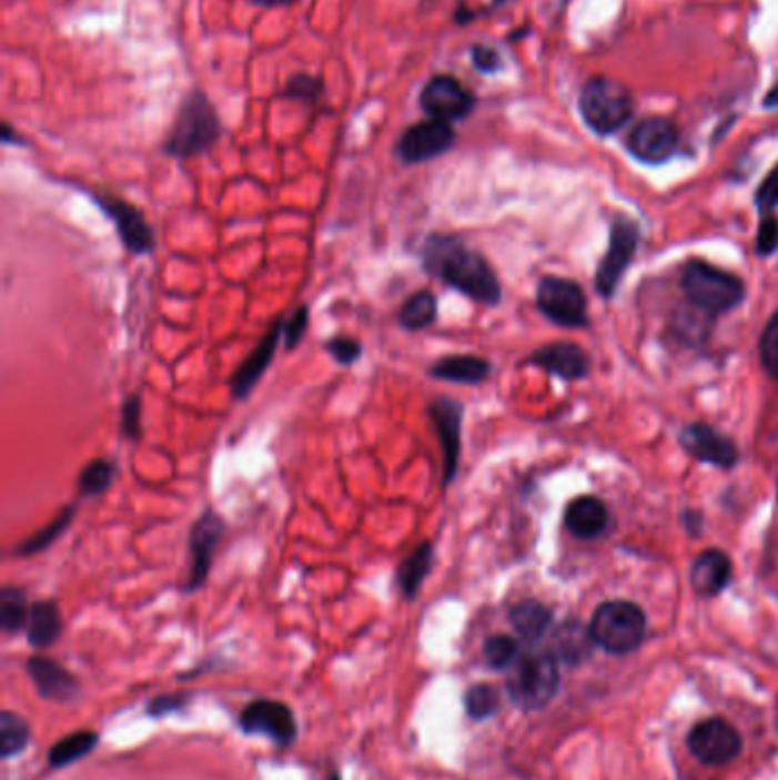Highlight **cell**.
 <instances>
[{"instance_id":"cell-28","label":"cell","mask_w":778,"mask_h":780,"mask_svg":"<svg viewBox=\"0 0 778 780\" xmlns=\"http://www.w3.org/2000/svg\"><path fill=\"white\" fill-rule=\"evenodd\" d=\"M592 646H594L592 630H585L580 624L568 621V624H562L555 632L553 655L557 660H564L568 665H580L589 657Z\"/></svg>"},{"instance_id":"cell-38","label":"cell","mask_w":778,"mask_h":780,"mask_svg":"<svg viewBox=\"0 0 778 780\" xmlns=\"http://www.w3.org/2000/svg\"><path fill=\"white\" fill-rule=\"evenodd\" d=\"M119 427H121V436H124L127 440H142L144 432H142V395L140 393H133L124 399V404H121V421H119Z\"/></svg>"},{"instance_id":"cell-33","label":"cell","mask_w":778,"mask_h":780,"mask_svg":"<svg viewBox=\"0 0 778 780\" xmlns=\"http://www.w3.org/2000/svg\"><path fill=\"white\" fill-rule=\"evenodd\" d=\"M28 742H30L28 723L10 710L0 715V753H3V758L10 760V758L23 753Z\"/></svg>"},{"instance_id":"cell-37","label":"cell","mask_w":778,"mask_h":780,"mask_svg":"<svg viewBox=\"0 0 778 780\" xmlns=\"http://www.w3.org/2000/svg\"><path fill=\"white\" fill-rule=\"evenodd\" d=\"M309 324H311L309 304L295 306L291 315L283 320V352H295L302 345L309 332Z\"/></svg>"},{"instance_id":"cell-23","label":"cell","mask_w":778,"mask_h":780,"mask_svg":"<svg viewBox=\"0 0 778 780\" xmlns=\"http://www.w3.org/2000/svg\"><path fill=\"white\" fill-rule=\"evenodd\" d=\"M730 573V559L721 550H706L691 566V587L699 596L713 598L726 589Z\"/></svg>"},{"instance_id":"cell-8","label":"cell","mask_w":778,"mask_h":780,"mask_svg":"<svg viewBox=\"0 0 778 780\" xmlns=\"http://www.w3.org/2000/svg\"><path fill=\"white\" fill-rule=\"evenodd\" d=\"M226 520L222 514L215 509L201 511L188 534V553H190V570L188 580L183 585L185 594L199 591L203 585L209 583V575L213 568V559L218 553V546L222 544L226 534Z\"/></svg>"},{"instance_id":"cell-40","label":"cell","mask_w":778,"mask_h":780,"mask_svg":"<svg viewBox=\"0 0 778 780\" xmlns=\"http://www.w3.org/2000/svg\"><path fill=\"white\" fill-rule=\"evenodd\" d=\"M324 352L330 354L339 365L350 367L361 361L363 345H361V341H356L352 336H334L324 343Z\"/></svg>"},{"instance_id":"cell-7","label":"cell","mask_w":778,"mask_h":780,"mask_svg":"<svg viewBox=\"0 0 778 780\" xmlns=\"http://www.w3.org/2000/svg\"><path fill=\"white\" fill-rule=\"evenodd\" d=\"M97 209L114 224V233L121 246L131 256H151L158 246V237L144 213L131 201L110 192H90Z\"/></svg>"},{"instance_id":"cell-32","label":"cell","mask_w":778,"mask_h":780,"mask_svg":"<svg viewBox=\"0 0 778 780\" xmlns=\"http://www.w3.org/2000/svg\"><path fill=\"white\" fill-rule=\"evenodd\" d=\"M30 607L26 591L19 587H3L0 591V628L6 635H17L28 628Z\"/></svg>"},{"instance_id":"cell-47","label":"cell","mask_w":778,"mask_h":780,"mask_svg":"<svg viewBox=\"0 0 778 780\" xmlns=\"http://www.w3.org/2000/svg\"><path fill=\"white\" fill-rule=\"evenodd\" d=\"M473 19H475V12H471L466 6H459V8H457V12H455V23L466 26V23H471Z\"/></svg>"},{"instance_id":"cell-9","label":"cell","mask_w":778,"mask_h":780,"mask_svg":"<svg viewBox=\"0 0 778 780\" xmlns=\"http://www.w3.org/2000/svg\"><path fill=\"white\" fill-rule=\"evenodd\" d=\"M457 142V131L449 121L441 119H423L408 126L395 142V158L406 164V168H414V164H425L430 160H436L445 155Z\"/></svg>"},{"instance_id":"cell-31","label":"cell","mask_w":778,"mask_h":780,"mask_svg":"<svg viewBox=\"0 0 778 780\" xmlns=\"http://www.w3.org/2000/svg\"><path fill=\"white\" fill-rule=\"evenodd\" d=\"M99 744V735L97 732H90V730H80V732H73L64 739H60V742L51 749L49 753V764L53 769H62V767H69L78 760H83L88 753H92Z\"/></svg>"},{"instance_id":"cell-43","label":"cell","mask_w":778,"mask_h":780,"mask_svg":"<svg viewBox=\"0 0 778 780\" xmlns=\"http://www.w3.org/2000/svg\"><path fill=\"white\" fill-rule=\"evenodd\" d=\"M756 203H758V209L762 213H769L771 209H776V205H778V164L760 183V188L756 192Z\"/></svg>"},{"instance_id":"cell-15","label":"cell","mask_w":778,"mask_h":780,"mask_svg":"<svg viewBox=\"0 0 778 780\" xmlns=\"http://www.w3.org/2000/svg\"><path fill=\"white\" fill-rule=\"evenodd\" d=\"M240 726L250 735H265L279 747H291L297 737L295 715L279 701H254L240 715Z\"/></svg>"},{"instance_id":"cell-46","label":"cell","mask_w":778,"mask_h":780,"mask_svg":"<svg viewBox=\"0 0 778 780\" xmlns=\"http://www.w3.org/2000/svg\"><path fill=\"white\" fill-rule=\"evenodd\" d=\"M0 140H3V144H8V146L21 144V138L14 133V129L10 126V123H3V135H0Z\"/></svg>"},{"instance_id":"cell-30","label":"cell","mask_w":778,"mask_h":780,"mask_svg":"<svg viewBox=\"0 0 778 780\" xmlns=\"http://www.w3.org/2000/svg\"><path fill=\"white\" fill-rule=\"evenodd\" d=\"M75 511H78V505H75V503L69 505V507H64L47 527L37 529V531L32 534V537H28L23 544H19V546L14 548V555H17V557H34V555H39V553L49 550V548L62 537V534L71 527V523H73V518H75Z\"/></svg>"},{"instance_id":"cell-25","label":"cell","mask_w":778,"mask_h":780,"mask_svg":"<svg viewBox=\"0 0 778 780\" xmlns=\"http://www.w3.org/2000/svg\"><path fill=\"white\" fill-rule=\"evenodd\" d=\"M566 527L580 539H594L607 527V507L592 496L578 498L566 509Z\"/></svg>"},{"instance_id":"cell-19","label":"cell","mask_w":778,"mask_h":780,"mask_svg":"<svg viewBox=\"0 0 778 780\" xmlns=\"http://www.w3.org/2000/svg\"><path fill=\"white\" fill-rule=\"evenodd\" d=\"M28 673L37 687V691L42 693L49 701L58 703H69L73 701V696L78 693V682L75 678L60 667L58 662L49 660V657L34 655L28 660Z\"/></svg>"},{"instance_id":"cell-14","label":"cell","mask_w":778,"mask_h":780,"mask_svg":"<svg viewBox=\"0 0 778 780\" xmlns=\"http://www.w3.org/2000/svg\"><path fill=\"white\" fill-rule=\"evenodd\" d=\"M639 242V229L635 222L626 217H617L609 231V250L603 256L598 272H596V287L603 297H612L617 291V285L628 270Z\"/></svg>"},{"instance_id":"cell-48","label":"cell","mask_w":778,"mask_h":780,"mask_svg":"<svg viewBox=\"0 0 778 780\" xmlns=\"http://www.w3.org/2000/svg\"><path fill=\"white\" fill-rule=\"evenodd\" d=\"M765 105H778V82H776V85H774V90L769 92V97L765 99Z\"/></svg>"},{"instance_id":"cell-21","label":"cell","mask_w":778,"mask_h":780,"mask_svg":"<svg viewBox=\"0 0 778 780\" xmlns=\"http://www.w3.org/2000/svg\"><path fill=\"white\" fill-rule=\"evenodd\" d=\"M532 365L548 369L550 375L562 379H583L589 373V356L573 343H553L529 356Z\"/></svg>"},{"instance_id":"cell-12","label":"cell","mask_w":778,"mask_h":780,"mask_svg":"<svg viewBox=\"0 0 778 780\" xmlns=\"http://www.w3.org/2000/svg\"><path fill=\"white\" fill-rule=\"evenodd\" d=\"M539 311L559 326L587 324V297L578 283L559 276H546L537 287Z\"/></svg>"},{"instance_id":"cell-26","label":"cell","mask_w":778,"mask_h":780,"mask_svg":"<svg viewBox=\"0 0 778 780\" xmlns=\"http://www.w3.org/2000/svg\"><path fill=\"white\" fill-rule=\"evenodd\" d=\"M438 320V300L432 291L423 287L414 295H408L397 311V322L408 334H418L430 328Z\"/></svg>"},{"instance_id":"cell-22","label":"cell","mask_w":778,"mask_h":780,"mask_svg":"<svg viewBox=\"0 0 778 780\" xmlns=\"http://www.w3.org/2000/svg\"><path fill=\"white\" fill-rule=\"evenodd\" d=\"M434 568V544L432 541H421L412 553H408L397 570H395V585L400 596L406 602H414L430 578V573Z\"/></svg>"},{"instance_id":"cell-11","label":"cell","mask_w":778,"mask_h":780,"mask_svg":"<svg viewBox=\"0 0 778 780\" xmlns=\"http://www.w3.org/2000/svg\"><path fill=\"white\" fill-rule=\"evenodd\" d=\"M421 110L430 119H441V121H464L473 114L477 105V97L464 85V82L449 73H436L432 75L418 97Z\"/></svg>"},{"instance_id":"cell-10","label":"cell","mask_w":778,"mask_h":780,"mask_svg":"<svg viewBox=\"0 0 778 780\" xmlns=\"http://www.w3.org/2000/svg\"><path fill=\"white\" fill-rule=\"evenodd\" d=\"M427 416L438 436L441 457H443V488L455 482L462 459V425H464V404L455 397L438 395L430 402Z\"/></svg>"},{"instance_id":"cell-4","label":"cell","mask_w":778,"mask_h":780,"mask_svg":"<svg viewBox=\"0 0 778 780\" xmlns=\"http://www.w3.org/2000/svg\"><path fill=\"white\" fill-rule=\"evenodd\" d=\"M683 291L694 308H699L708 317L735 308L745 297L740 278L701 261H694L685 267Z\"/></svg>"},{"instance_id":"cell-20","label":"cell","mask_w":778,"mask_h":780,"mask_svg":"<svg viewBox=\"0 0 778 780\" xmlns=\"http://www.w3.org/2000/svg\"><path fill=\"white\" fill-rule=\"evenodd\" d=\"M427 377L447 384L477 386L491 377V363L475 354H449L427 367Z\"/></svg>"},{"instance_id":"cell-35","label":"cell","mask_w":778,"mask_h":780,"mask_svg":"<svg viewBox=\"0 0 778 780\" xmlns=\"http://www.w3.org/2000/svg\"><path fill=\"white\" fill-rule=\"evenodd\" d=\"M518 641L507 637V635H496V637H488L486 644H484V660L491 669H498V671H505L509 667L516 665L518 660Z\"/></svg>"},{"instance_id":"cell-13","label":"cell","mask_w":778,"mask_h":780,"mask_svg":"<svg viewBox=\"0 0 778 780\" xmlns=\"http://www.w3.org/2000/svg\"><path fill=\"white\" fill-rule=\"evenodd\" d=\"M691 756L710 767H721L742 751V737L724 719H706L696 723L687 737Z\"/></svg>"},{"instance_id":"cell-3","label":"cell","mask_w":778,"mask_h":780,"mask_svg":"<svg viewBox=\"0 0 778 780\" xmlns=\"http://www.w3.org/2000/svg\"><path fill=\"white\" fill-rule=\"evenodd\" d=\"M559 689L557 657L553 652L521 655L507 678V693L521 710L546 708Z\"/></svg>"},{"instance_id":"cell-18","label":"cell","mask_w":778,"mask_h":780,"mask_svg":"<svg viewBox=\"0 0 778 780\" xmlns=\"http://www.w3.org/2000/svg\"><path fill=\"white\" fill-rule=\"evenodd\" d=\"M680 443L689 455L699 462H706L719 468H730L737 462L735 445L708 425L685 427L680 434Z\"/></svg>"},{"instance_id":"cell-2","label":"cell","mask_w":778,"mask_h":780,"mask_svg":"<svg viewBox=\"0 0 778 780\" xmlns=\"http://www.w3.org/2000/svg\"><path fill=\"white\" fill-rule=\"evenodd\" d=\"M222 119L209 94L194 88L190 90L172 121L168 138L162 140V153L174 160H192L206 155L222 140Z\"/></svg>"},{"instance_id":"cell-42","label":"cell","mask_w":778,"mask_h":780,"mask_svg":"<svg viewBox=\"0 0 778 780\" xmlns=\"http://www.w3.org/2000/svg\"><path fill=\"white\" fill-rule=\"evenodd\" d=\"M778 250V220L776 217H762L760 229H758V240H756V252L760 256H769Z\"/></svg>"},{"instance_id":"cell-44","label":"cell","mask_w":778,"mask_h":780,"mask_svg":"<svg viewBox=\"0 0 778 780\" xmlns=\"http://www.w3.org/2000/svg\"><path fill=\"white\" fill-rule=\"evenodd\" d=\"M183 698L181 696H160L155 701L149 703V715H168V712H176L183 708Z\"/></svg>"},{"instance_id":"cell-34","label":"cell","mask_w":778,"mask_h":780,"mask_svg":"<svg viewBox=\"0 0 778 780\" xmlns=\"http://www.w3.org/2000/svg\"><path fill=\"white\" fill-rule=\"evenodd\" d=\"M322 94H324L322 75L297 71L289 80H285L283 90L279 92V99L304 103V105H315L322 99Z\"/></svg>"},{"instance_id":"cell-6","label":"cell","mask_w":778,"mask_h":780,"mask_svg":"<svg viewBox=\"0 0 778 780\" xmlns=\"http://www.w3.org/2000/svg\"><path fill=\"white\" fill-rule=\"evenodd\" d=\"M594 644L607 652L624 655L639 648L646 637V616L628 600L603 602L592 619Z\"/></svg>"},{"instance_id":"cell-41","label":"cell","mask_w":778,"mask_h":780,"mask_svg":"<svg viewBox=\"0 0 778 780\" xmlns=\"http://www.w3.org/2000/svg\"><path fill=\"white\" fill-rule=\"evenodd\" d=\"M471 62L479 73H498L503 67V58L494 47L473 44L471 47Z\"/></svg>"},{"instance_id":"cell-36","label":"cell","mask_w":778,"mask_h":780,"mask_svg":"<svg viewBox=\"0 0 778 780\" xmlns=\"http://www.w3.org/2000/svg\"><path fill=\"white\" fill-rule=\"evenodd\" d=\"M501 708V693L496 687L491 685H475L466 693V710L473 719L482 721L494 717Z\"/></svg>"},{"instance_id":"cell-29","label":"cell","mask_w":778,"mask_h":780,"mask_svg":"<svg viewBox=\"0 0 778 780\" xmlns=\"http://www.w3.org/2000/svg\"><path fill=\"white\" fill-rule=\"evenodd\" d=\"M119 477V466L112 459H92L78 475V498L94 500L105 496Z\"/></svg>"},{"instance_id":"cell-17","label":"cell","mask_w":778,"mask_h":780,"mask_svg":"<svg viewBox=\"0 0 778 780\" xmlns=\"http://www.w3.org/2000/svg\"><path fill=\"white\" fill-rule=\"evenodd\" d=\"M281 343H283V320H276L267 328V334L261 338L256 350L247 356V361H244L233 373V377H231V395H233V399L244 402V399L252 397V393L256 391L259 382L267 373V367L272 365Z\"/></svg>"},{"instance_id":"cell-16","label":"cell","mask_w":778,"mask_h":780,"mask_svg":"<svg viewBox=\"0 0 778 780\" xmlns=\"http://www.w3.org/2000/svg\"><path fill=\"white\" fill-rule=\"evenodd\" d=\"M630 153L648 164L667 162L678 149V131L665 117L641 119L628 138Z\"/></svg>"},{"instance_id":"cell-24","label":"cell","mask_w":778,"mask_h":780,"mask_svg":"<svg viewBox=\"0 0 778 780\" xmlns=\"http://www.w3.org/2000/svg\"><path fill=\"white\" fill-rule=\"evenodd\" d=\"M28 644L37 650L51 648L62 635V614L55 600H39L30 607L28 619Z\"/></svg>"},{"instance_id":"cell-45","label":"cell","mask_w":778,"mask_h":780,"mask_svg":"<svg viewBox=\"0 0 778 780\" xmlns=\"http://www.w3.org/2000/svg\"><path fill=\"white\" fill-rule=\"evenodd\" d=\"M254 3L261 8H291L300 3V0H254Z\"/></svg>"},{"instance_id":"cell-5","label":"cell","mask_w":778,"mask_h":780,"mask_svg":"<svg viewBox=\"0 0 778 780\" xmlns=\"http://www.w3.org/2000/svg\"><path fill=\"white\" fill-rule=\"evenodd\" d=\"M580 114L598 135H612L624 129L633 117V97L622 82L596 75L580 92Z\"/></svg>"},{"instance_id":"cell-1","label":"cell","mask_w":778,"mask_h":780,"mask_svg":"<svg viewBox=\"0 0 778 780\" xmlns=\"http://www.w3.org/2000/svg\"><path fill=\"white\" fill-rule=\"evenodd\" d=\"M427 276L445 283L475 304L498 306L503 285L491 263L453 233H427L418 250Z\"/></svg>"},{"instance_id":"cell-39","label":"cell","mask_w":778,"mask_h":780,"mask_svg":"<svg viewBox=\"0 0 778 780\" xmlns=\"http://www.w3.org/2000/svg\"><path fill=\"white\" fill-rule=\"evenodd\" d=\"M760 358L767 369V375L778 379V313L767 322L762 338H760Z\"/></svg>"},{"instance_id":"cell-27","label":"cell","mask_w":778,"mask_h":780,"mask_svg":"<svg viewBox=\"0 0 778 780\" xmlns=\"http://www.w3.org/2000/svg\"><path fill=\"white\" fill-rule=\"evenodd\" d=\"M509 621L516 630V635L525 641H539L553 621V614L546 605L539 600H521L518 605L512 607Z\"/></svg>"}]
</instances>
